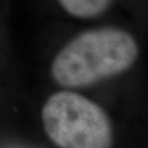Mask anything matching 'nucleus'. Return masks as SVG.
<instances>
[{"instance_id": "1", "label": "nucleus", "mask_w": 148, "mask_h": 148, "mask_svg": "<svg viewBox=\"0 0 148 148\" xmlns=\"http://www.w3.org/2000/svg\"><path fill=\"white\" fill-rule=\"evenodd\" d=\"M140 53L131 34L99 27L75 36L56 54L51 75L63 88H84L119 75L135 64Z\"/></svg>"}, {"instance_id": "2", "label": "nucleus", "mask_w": 148, "mask_h": 148, "mask_svg": "<svg viewBox=\"0 0 148 148\" xmlns=\"http://www.w3.org/2000/svg\"><path fill=\"white\" fill-rule=\"evenodd\" d=\"M41 119L46 135L59 148H112V125L105 110L71 90L45 103Z\"/></svg>"}, {"instance_id": "3", "label": "nucleus", "mask_w": 148, "mask_h": 148, "mask_svg": "<svg viewBox=\"0 0 148 148\" xmlns=\"http://www.w3.org/2000/svg\"><path fill=\"white\" fill-rule=\"evenodd\" d=\"M67 14L77 18H92L104 14L111 0H57Z\"/></svg>"}]
</instances>
